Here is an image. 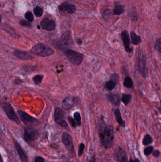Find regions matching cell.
I'll use <instances>...</instances> for the list:
<instances>
[{
	"label": "cell",
	"instance_id": "cell-35",
	"mask_svg": "<svg viewBox=\"0 0 161 162\" xmlns=\"http://www.w3.org/2000/svg\"><path fill=\"white\" fill-rule=\"evenodd\" d=\"M153 155L155 157H160L161 152L159 150H154L153 153Z\"/></svg>",
	"mask_w": 161,
	"mask_h": 162
},
{
	"label": "cell",
	"instance_id": "cell-14",
	"mask_svg": "<svg viewBox=\"0 0 161 162\" xmlns=\"http://www.w3.org/2000/svg\"><path fill=\"white\" fill-rule=\"evenodd\" d=\"M119 79V77L118 75L116 73L113 74L111 77L110 80L105 83V88L109 91H112L116 86Z\"/></svg>",
	"mask_w": 161,
	"mask_h": 162
},
{
	"label": "cell",
	"instance_id": "cell-3",
	"mask_svg": "<svg viewBox=\"0 0 161 162\" xmlns=\"http://www.w3.org/2000/svg\"><path fill=\"white\" fill-rule=\"evenodd\" d=\"M63 51L68 60L72 64L79 65L82 63L84 58L82 54L70 49H65Z\"/></svg>",
	"mask_w": 161,
	"mask_h": 162
},
{
	"label": "cell",
	"instance_id": "cell-40",
	"mask_svg": "<svg viewBox=\"0 0 161 162\" xmlns=\"http://www.w3.org/2000/svg\"><path fill=\"white\" fill-rule=\"evenodd\" d=\"M1 21V16L0 15V22Z\"/></svg>",
	"mask_w": 161,
	"mask_h": 162
},
{
	"label": "cell",
	"instance_id": "cell-2",
	"mask_svg": "<svg viewBox=\"0 0 161 162\" xmlns=\"http://www.w3.org/2000/svg\"><path fill=\"white\" fill-rule=\"evenodd\" d=\"M30 51L33 54L41 57H49L54 54V51L52 48L43 43L35 45L31 49Z\"/></svg>",
	"mask_w": 161,
	"mask_h": 162
},
{
	"label": "cell",
	"instance_id": "cell-37",
	"mask_svg": "<svg viewBox=\"0 0 161 162\" xmlns=\"http://www.w3.org/2000/svg\"><path fill=\"white\" fill-rule=\"evenodd\" d=\"M88 162H96V158H95V155H93L90 159L88 160Z\"/></svg>",
	"mask_w": 161,
	"mask_h": 162
},
{
	"label": "cell",
	"instance_id": "cell-1",
	"mask_svg": "<svg viewBox=\"0 0 161 162\" xmlns=\"http://www.w3.org/2000/svg\"><path fill=\"white\" fill-rule=\"evenodd\" d=\"M98 136L102 147L106 149L112 147L114 139V128L113 126L101 122L98 128Z\"/></svg>",
	"mask_w": 161,
	"mask_h": 162
},
{
	"label": "cell",
	"instance_id": "cell-26",
	"mask_svg": "<svg viewBox=\"0 0 161 162\" xmlns=\"http://www.w3.org/2000/svg\"><path fill=\"white\" fill-rule=\"evenodd\" d=\"M43 12L44 11L43 9L39 6H36L34 9V13L36 17H41L43 15Z\"/></svg>",
	"mask_w": 161,
	"mask_h": 162
},
{
	"label": "cell",
	"instance_id": "cell-12",
	"mask_svg": "<svg viewBox=\"0 0 161 162\" xmlns=\"http://www.w3.org/2000/svg\"><path fill=\"white\" fill-rule=\"evenodd\" d=\"M41 26L43 29L46 31H54L55 28V23L52 19L45 18L41 22Z\"/></svg>",
	"mask_w": 161,
	"mask_h": 162
},
{
	"label": "cell",
	"instance_id": "cell-31",
	"mask_svg": "<svg viewBox=\"0 0 161 162\" xmlns=\"http://www.w3.org/2000/svg\"><path fill=\"white\" fill-rule=\"evenodd\" d=\"M19 23L21 26H22L25 27H28V28H31L32 27V24L30 22H29L28 21H26V20H21L19 22Z\"/></svg>",
	"mask_w": 161,
	"mask_h": 162
},
{
	"label": "cell",
	"instance_id": "cell-25",
	"mask_svg": "<svg viewBox=\"0 0 161 162\" xmlns=\"http://www.w3.org/2000/svg\"><path fill=\"white\" fill-rule=\"evenodd\" d=\"M131 96L129 94H123L121 101L125 105H127L131 101Z\"/></svg>",
	"mask_w": 161,
	"mask_h": 162
},
{
	"label": "cell",
	"instance_id": "cell-9",
	"mask_svg": "<svg viewBox=\"0 0 161 162\" xmlns=\"http://www.w3.org/2000/svg\"><path fill=\"white\" fill-rule=\"evenodd\" d=\"M3 109L7 117L10 120L14 121L18 124L20 123L18 116L15 113L13 107L9 103H4L3 104Z\"/></svg>",
	"mask_w": 161,
	"mask_h": 162
},
{
	"label": "cell",
	"instance_id": "cell-8",
	"mask_svg": "<svg viewBox=\"0 0 161 162\" xmlns=\"http://www.w3.org/2000/svg\"><path fill=\"white\" fill-rule=\"evenodd\" d=\"M54 119L57 124L64 127H68V124L64 119V112L61 108H57L54 111Z\"/></svg>",
	"mask_w": 161,
	"mask_h": 162
},
{
	"label": "cell",
	"instance_id": "cell-32",
	"mask_svg": "<svg viewBox=\"0 0 161 162\" xmlns=\"http://www.w3.org/2000/svg\"><path fill=\"white\" fill-rule=\"evenodd\" d=\"M25 18L29 22H32L34 20V16L32 13L30 11H28L25 13Z\"/></svg>",
	"mask_w": 161,
	"mask_h": 162
},
{
	"label": "cell",
	"instance_id": "cell-4",
	"mask_svg": "<svg viewBox=\"0 0 161 162\" xmlns=\"http://www.w3.org/2000/svg\"><path fill=\"white\" fill-rule=\"evenodd\" d=\"M73 42L71 32L70 31H66L61 36L58 42V46L64 50L71 47L73 45Z\"/></svg>",
	"mask_w": 161,
	"mask_h": 162
},
{
	"label": "cell",
	"instance_id": "cell-15",
	"mask_svg": "<svg viewBox=\"0 0 161 162\" xmlns=\"http://www.w3.org/2000/svg\"><path fill=\"white\" fill-rule=\"evenodd\" d=\"M75 103V99L74 97L72 96L67 97L62 101V107L65 110L68 111L74 106Z\"/></svg>",
	"mask_w": 161,
	"mask_h": 162
},
{
	"label": "cell",
	"instance_id": "cell-22",
	"mask_svg": "<svg viewBox=\"0 0 161 162\" xmlns=\"http://www.w3.org/2000/svg\"><path fill=\"white\" fill-rule=\"evenodd\" d=\"M154 142L153 137L149 134H146L144 137L142 143L144 145H147L152 144Z\"/></svg>",
	"mask_w": 161,
	"mask_h": 162
},
{
	"label": "cell",
	"instance_id": "cell-10",
	"mask_svg": "<svg viewBox=\"0 0 161 162\" xmlns=\"http://www.w3.org/2000/svg\"><path fill=\"white\" fill-rule=\"evenodd\" d=\"M19 115V118L26 125H30L34 124L37 121L35 118L31 116L28 114L24 111H18Z\"/></svg>",
	"mask_w": 161,
	"mask_h": 162
},
{
	"label": "cell",
	"instance_id": "cell-34",
	"mask_svg": "<svg viewBox=\"0 0 161 162\" xmlns=\"http://www.w3.org/2000/svg\"><path fill=\"white\" fill-rule=\"evenodd\" d=\"M68 121H69L72 127H74V128L76 127L77 124H76V121L74 119H73L71 117L68 116Z\"/></svg>",
	"mask_w": 161,
	"mask_h": 162
},
{
	"label": "cell",
	"instance_id": "cell-19",
	"mask_svg": "<svg viewBox=\"0 0 161 162\" xmlns=\"http://www.w3.org/2000/svg\"><path fill=\"white\" fill-rule=\"evenodd\" d=\"M108 100L111 103L118 106L120 104V100L118 96L114 93H111L108 95Z\"/></svg>",
	"mask_w": 161,
	"mask_h": 162
},
{
	"label": "cell",
	"instance_id": "cell-21",
	"mask_svg": "<svg viewBox=\"0 0 161 162\" xmlns=\"http://www.w3.org/2000/svg\"><path fill=\"white\" fill-rule=\"evenodd\" d=\"M131 43L134 45H138L141 41L140 37L136 35L134 32H131Z\"/></svg>",
	"mask_w": 161,
	"mask_h": 162
},
{
	"label": "cell",
	"instance_id": "cell-41",
	"mask_svg": "<svg viewBox=\"0 0 161 162\" xmlns=\"http://www.w3.org/2000/svg\"></svg>",
	"mask_w": 161,
	"mask_h": 162
},
{
	"label": "cell",
	"instance_id": "cell-23",
	"mask_svg": "<svg viewBox=\"0 0 161 162\" xmlns=\"http://www.w3.org/2000/svg\"><path fill=\"white\" fill-rule=\"evenodd\" d=\"M123 85L127 88H131L133 86V82L132 79L129 76H127L125 78L123 81Z\"/></svg>",
	"mask_w": 161,
	"mask_h": 162
},
{
	"label": "cell",
	"instance_id": "cell-18",
	"mask_svg": "<svg viewBox=\"0 0 161 162\" xmlns=\"http://www.w3.org/2000/svg\"><path fill=\"white\" fill-rule=\"evenodd\" d=\"M60 11H67L69 13H73L76 11V7L72 4H70L68 3L65 2L60 5L59 7Z\"/></svg>",
	"mask_w": 161,
	"mask_h": 162
},
{
	"label": "cell",
	"instance_id": "cell-11",
	"mask_svg": "<svg viewBox=\"0 0 161 162\" xmlns=\"http://www.w3.org/2000/svg\"><path fill=\"white\" fill-rule=\"evenodd\" d=\"M121 37L126 52L127 53H131L133 51V49L130 47L131 41L128 32L127 31H123L121 32Z\"/></svg>",
	"mask_w": 161,
	"mask_h": 162
},
{
	"label": "cell",
	"instance_id": "cell-33",
	"mask_svg": "<svg viewBox=\"0 0 161 162\" xmlns=\"http://www.w3.org/2000/svg\"><path fill=\"white\" fill-rule=\"evenodd\" d=\"M155 49L156 50L158 51L159 53H161V38L158 39L156 41V44H155Z\"/></svg>",
	"mask_w": 161,
	"mask_h": 162
},
{
	"label": "cell",
	"instance_id": "cell-27",
	"mask_svg": "<svg viewBox=\"0 0 161 162\" xmlns=\"http://www.w3.org/2000/svg\"><path fill=\"white\" fill-rule=\"evenodd\" d=\"M43 76L42 75H36L34 76L33 78V80L34 83L36 85H38L41 83L43 80Z\"/></svg>",
	"mask_w": 161,
	"mask_h": 162
},
{
	"label": "cell",
	"instance_id": "cell-39",
	"mask_svg": "<svg viewBox=\"0 0 161 162\" xmlns=\"http://www.w3.org/2000/svg\"><path fill=\"white\" fill-rule=\"evenodd\" d=\"M0 162H3V157H2V156H1V154H0Z\"/></svg>",
	"mask_w": 161,
	"mask_h": 162
},
{
	"label": "cell",
	"instance_id": "cell-38",
	"mask_svg": "<svg viewBox=\"0 0 161 162\" xmlns=\"http://www.w3.org/2000/svg\"><path fill=\"white\" fill-rule=\"evenodd\" d=\"M128 162H140L139 159L138 158H136L135 160L130 159Z\"/></svg>",
	"mask_w": 161,
	"mask_h": 162
},
{
	"label": "cell",
	"instance_id": "cell-13",
	"mask_svg": "<svg viewBox=\"0 0 161 162\" xmlns=\"http://www.w3.org/2000/svg\"><path fill=\"white\" fill-rule=\"evenodd\" d=\"M116 159L119 162H128L127 153L121 147H118L115 152Z\"/></svg>",
	"mask_w": 161,
	"mask_h": 162
},
{
	"label": "cell",
	"instance_id": "cell-30",
	"mask_svg": "<svg viewBox=\"0 0 161 162\" xmlns=\"http://www.w3.org/2000/svg\"><path fill=\"white\" fill-rule=\"evenodd\" d=\"M85 148V145L84 143H81L79 145V147H78V155L79 157H80L82 156Z\"/></svg>",
	"mask_w": 161,
	"mask_h": 162
},
{
	"label": "cell",
	"instance_id": "cell-7",
	"mask_svg": "<svg viewBox=\"0 0 161 162\" xmlns=\"http://www.w3.org/2000/svg\"><path fill=\"white\" fill-rule=\"evenodd\" d=\"M39 137V133L36 129L30 127H27L24 129V139L28 143L34 141Z\"/></svg>",
	"mask_w": 161,
	"mask_h": 162
},
{
	"label": "cell",
	"instance_id": "cell-28",
	"mask_svg": "<svg viewBox=\"0 0 161 162\" xmlns=\"http://www.w3.org/2000/svg\"><path fill=\"white\" fill-rule=\"evenodd\" d=\"M154 150V147L152 145H150V146L146 147L144 149V154L146 156H149L153 153Z\"/></svg>",
	"mask_w": 161,
	"mask_h": 162
},
{
	"label": "cell",
	"instance_id": "cell-6",
	"mask_svg": "<svg viewBox=\"0 0 161 162\" xmlns=\"http://www.w3.org/2000/svg\"><path fill=\"white\" fill-rule=\"evenodd\" d=\"M138 69L140 74L144 77H146L148 76V71L146 66V58L143 52H141L138 57Z\"/></svg>",
	"mask_w": 161,
	"mask_h": 162
},
{
	"label": "cell",
	"instance_id": "cell-5",
	"mask_svg": "<svg viewBox=\"0 0 161 162\" xmlns=\"http://www.w3.org/2000/svg\"><path fill=\"white\" fill-rule=\"evenodd\" d=\"M62 141L65 147H66V149H67L70 155L73 157H76V153L75 152L72 136L67 132H64L62 137Z\"/></svg>",
	"mask_w": 161,
	"mask_h": 162
},
{
	"label": "cell",
	"instance_id": "cell-16",
	"mask_svg": "<svg viewBox=\"0 0 161 162\" xmlns=\"http://www.w3.org/2000/svg\"><path fill=\"white\" fill-rule=\"evenodd\" d=\"M13 53H14V55L17 58L21 60H23V61L30 60L33 58V57L30 55V54L25 51L16 50L14 51Z\"/></svg>",
	"mask_w": 161,
	"mask_h": 162
},
{
	"label": "cell",
	"instance_id": "cell-36",
	"mask_svg": "<svg viewBox=\"0 0 161 162\" xmlns=\"http://www.w3.org/2000/svg\"><path fill=\"white\" fill-rule=\"evenodd\" d=\"M34 162H45V160L43 157L37 156L34 159Z\"/></svg>",
	"mask_w": 161,
	"mask_h": 162
},
{
	"label": "cell",
	"instance_id": "cell-24",
	"mask_svg": "<svg viewBox=\"0 0 161 162\" xmlns=\"http://www.w3.org/2000/svg\"><path fill=\"white\" fill-rule=\"evenodd\" d=\"M123 13H124V9L123 6L120 4L116 5L114 7L113 13L115 15H119L123 14Z\"/></svg>",
	"mask_w": 161,
	"mask_h": 162
},
{
	"label": "cell",
	"instance_id": "cell-20",
	"mask_svg": "<svg viewBox=\"0 0 161 162\" xmlns=\"http://www.w3.org/2000/svg\"><path fill=\"white\" fill-rule=\"evenodd\" d=\"M114 116L115 118L116 121L118 123L120 126L125 127V123L121 117V114L120 111L119 109H116L114 112Z\"/></svg>",
	"mask_w": 161,
	"mask_h": 162
},
{
	"label": "cell",
	"instance_id": "cell-17",
	"mask_svg": "<svg viewBox=\"0 0 161 162\" xmlns=\"http://www.w3.org/2000/svg\"><path fill=\"white\" fill-rule=\"evenodd\" d=\"M13 143L16 149L19 154V155L21 161L22 162H28V158H27L26 155L25 154L23 149H22L19 143H18L16 140H13Z\"/></svg>",
	"mask_w": 161,
	"mask_h": 162
},
{
	"label": "cell",
	"instance_id": "cell-29",
	"mask_svg": "<svg viewBox=\"0 0 161 162\" xmlns=\"http://www.w3.org/2000/svg\"><path fill=\"white\" fill-rule=\"evenodd\" d=\"M74 118L76 121L77 125L80 126L81 124V118L80 113L79 112H75L74 113Z\"/></svg>",
	"mask_w": 161,
	"mask_h": 162
}]
</instances>
